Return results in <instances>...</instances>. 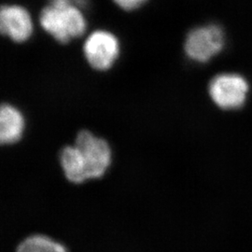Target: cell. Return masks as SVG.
<instances>
[{
    "instance_id": "cell-10",
    "label": "cell",
    "mask_w": 252,
    "mask_h": 252,
    "mask_svg": "<svg viewBox=\"0 0 252 252\" xmlns=\"http://www.w3.org/2000/svg\"><path fill=\"white\" fill-rule=\"evenodd\" d=\"M118 7L121 9L131 11L140 8L142 5H144L147 0H112Z\"/></svg>"
},
{
    "instance_id": "cell-7",
    "label": "cell",
    "mask_w": 252,
    "mask_h": 252,
    "mask_svg": "<svg viewBox=\"0 0 252 252\" xmlns=\"http://www.w3.org/2000/svg\"><path fill=\"white\" fill-rule=\"evenodd\" d=\"M25 118L18 108L10 104H3L0 111V141L10 145L19 141L25 130Z\"/></svg>"
},
{
    "instance_id": "cell-8",
    "label": "cell",
    "mask_w": 252,
    "mask_h": 252,
    "mask_svg": "<svg viewBox=\"0 0 252 252\" xmlns=\"http://www.w3.org/2000/svg\"><path fill=\"white\" fill-rule=\"evenodd\" d=\"M60 162L64 176L73 183H81L88 179L81 154L76 146H66L60 153Z\"/></svg>"
},
{
    "instance_id": "cell-9",
    "label": "cell",
    "mask_w": 252,
    "mask_h": 252,
    "mask_svg": "<svg viewBox=\"0 0 252 252\" xmlns=\"http://www.w3.org/2000/svg\"><path fill=\"white\" fill-rule=\"evenodd\" d=\"M16 252H67L63 245L45 235H32L26 238Z\"/></svg>"
},
{
    "instance_id": "cell-6",
    "label": "cell",
    "mask_w": 252,
    "mask_h": 252,
    "mask_svg": "<svg viewBox=\"0 0 252 252\" xmlns=\"http://www.w3.org/2000/svg\"><path fill=\"white\" fill-rule=\"evenodd\" d=\"M1 33L15 42H25L33 33V21L30 13L22 6L4 5L0 12Z\"/></svg>"
},
{
    "instance_id": "cell-3",
    "label": "cell",
    "mask_w": 252,
    "mask_h": 252,
    "mask_svg": "<svg viewBox=\"0 0 252 252\" xmlns=\"http://www.w3.org/2000/svg\"><path fill=\"white\" fill-rule=\"evenodd\" d=\"M75 146L81 153L88 179L103 177L111 163L112 153L108 142L89 131L82 130L77 135Z\"/></svg>"
},
{
    "instance_id": "cell-4",
    "label": "cell",
    "mask_w": 252,
    "mask_h": 252,
    "mask_svg": "<svg viewBox=\"0 0 252 252\" xmlns=\"http://www.w3.org/2000/svg\"><path fill=\"white\" fill-rule=\"evenodd\" d=\"M121 52L117 36L107 30L91 33L83 44V54L93 68L106 71L112 67Z\"/></svg>"
},
{
    "instance_id": "cell-1",
    "label": "cell",
    "mask_w": 252,
    "mask_h": 252,
    "mask_svg": "<svg viewBox=\"0 0 252 252\" xmlns=\"http://www.w3.org/2000/svg\"><path fill=\"white\" fill-rule=\"evenodd\" d=\"M40 26L60 43H68L82 36L87 29V22L75 0H50L41 10Z\"/></svg>"
},
{
    "instance_id": "cell-5",
    "label": "cell",
    "mask_w": 252,
    "mask_h": 252,
    "mask_svg": "<svg viewBox=\"0 0 252 252\" xmlns=\"http://www.w3.org/2000/svg\"><path fill=\"white\" fill-rule=\"evenodd\" d=\"M248 81L238 74H220L213 78L208 87L209 95L219 108L237 109L246 102L249 93Z\"/></svg>"
},
{
    "instance_id": "cell-2",
    "label": "cell",
    "mask_w": 252,
    "mask_h": 252,
    "mask_svg": "<svg viewBox=\"0 0 252 252\" xmlns=\"http://www.w3.org/2000/svg\"><path fill=\"white\" fill-rule=\"evenodd\" d=\"M225 45L222 28L217 25L195 27L186 36L185 54L196 63H207L220 54Z\"/></svg>"
}]
</instances>
